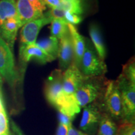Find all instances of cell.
I'll return each instance as SVG.
<instances>
[{
	"label": "cell",
	"mask_w": 135,
	"mask_h": 135,
	"mask_svg": "<svg viewBox=\"0 0 135 135\" xmlns=\"http://www.w3.org/2000/svg\"><path fill=\"white\" fill-rule=\"evenodd\" d=\"M104 80L103 76H86L75 93V97L81 108L102 97L107 83Z\"/></svg>",
	"instance_id": "1"
},
{
	"label": "cell",
	"mask_w": 135,
	"mask_h": 135,
	"mask_svg": "<svg viewBox=\"0 0 135 135\" xmlns=\"http://www.w3.org/2000/svg\"><path fill=\"white\" fill-rule=\"evenodd\" d=\"M101 104L104 113L114 121H123L122 100L116 81H107Z\"/></svg>",
	"instance_id": "2"
},
{
	"label": "cell",
	"mask_w": 135,
	"mask_h": 135,
	"mask_svg": "<svg viewBox=\"0 0 135 135\" xmlns=\"http://www.w3.org/2000/svg\"><path fill=\"white\" fill-rule=\"evenodd\" d=\"M80 70L87 77L103 76L107 72V67L89 42L86 39L85 50L81 61Z\"/></svg>",
	"instance_id": "3"
},
{
	"label": "cell",
	"mask_w": 135,
	"mask_h": 135,
	"mask_svg": "<svg viewBox=\"0 0 135 135\" xmlns=\"http://www.w3.org/2000/svg\"><path fill=\"white\" fill-rule=\"evenodd\" d=\"M116 82L123 103V123H134L135 83L128 81L121 74L118 77Z\"/></svg>",
	"instance_id": "4"
},
{
	"label": "cell",
	"mask_w": 135,
	"mask_h": 135,
	"mask_svg": "<svg viewBox=\"0 0 135 135\" xmlns=\"http://www.w3.org/2000/svg\"><path fill=\"white\" fill-rule=\"evenodd\" d=\"M0 76L11 88H14L18 80L19 75L15 66L12 50L0 36Z\"/></svg>",
	"instance_id": "5"
},
{
	"label": "cell",
	"mask_w": 135,
	"mask_h": 135,
	"mask_svg": "<svg viewBox=\"0 0 135 135\" xmlns=\"http://www.w3.org/2000/svg\"><path fill=\"white\" fill-rule=\"evenodd\" d=\"M80 123V129L88 135H96L104 111L97 101L84 106Z\"/></svg>",
	"instance_id": "6"
},
{
	"label": "cell",
	"mask_w": 135,
	"mask_h": 135,
	"mask_svg": "<svg viewBox=\"0 0 135 135\" xmlns=\"http://www.w3.org/2000/svg\"><path fill=\"white\" fill-rule=\"evenodd\" d=\"M52 21L53 19L46 12L40 18L23 25L20 33V48L36 43L37 36L41 28Z\"/></svg>",
	"instance_id": "7"
},
{
	"label": "cell",
	"mask_w": 135,
	"mask_h": 135,
	"mask_svg": "<svg viewBox=\"0 0 135 135\" xmlns=\"http://www.w3.org/2000/svg\"><path fill=\"white\" fill-rule=\"evenodd\" d=\"M63 71L60 69L53 71L45 84V97L53 106L59 96L63 92Z\"/></svg>",
	"instance_id": "8"
},
{
	"label": "cell",
	"mask_w": 135,
	"mask_h": 135,
	"mask_svg": "<svg viewBox=\"0 0 135 135\" xmlns=\"http://www.w3.org/2000/svg\"><path fill=\"white\" fill-rule=\"evenodd\" d=\"M85 78L80 69L73 63L63 71V93L66 95L75 94Z\"/></svg>",
	"instance_id": "9"
},
{
	"label": "cell",
	"mask_w": 135,
	"mask_h": 135,
	"mask_svg": "<svg viewBox=\"0 0 135 135\" xmlns=\"http://www.w3.org/2000/svg\"><path fill=\"white\" fill-rule=\"evenodd\" d=\"M58 58L60 70L63 71L66 70L73 63V46L70 31L61 39L60 41L59 42Z\"/></svg>",
	"instance_id": "10"
},
{
	"label": "cell",
	"mask_w": 135,
	"mask_h": 135,
	"mask_svg": "<svg viewBox=\"0 0 135 135\" xmlns=\"http://www.w3.org/2000/svg\"><path fill=\"white\" fill-rule=\"evenodd\" d=\"M55 107L59 113L75 118L76 114L80 112L81 107L75 97L73 95H66L61 93L59 96L55 104Z\"/></svg>",
	"instance_id": "11"
},
{
	"label": "cell",
	"mask_w": 135,
	"mask_h": 135,
	"mask_svg": "<svg viewBox=\"0 0 135 135\" xmlns=\"http://www.w3.org/2000/svg\"><path fill=\"white\" fill-rule=\"evenodd\" d=\"M20 56L22 62L24 63H28L32 59L41 64H45L53 61L42 49L37 46L36 43L30 44L20 48Z\"/></svg>",
	"instance_id": "12"
},
{
	"label": "cell",
	"mask_w": 135,
	"mask_h": 135,
	"mask_svg": "<svg viewBox=\"0 0 135 135\" xmlns=\"http://www.w3.org/2000/svg\"><path fill=\"white\" fill-rule=\"evenodd\" d=\"M16 9L20 27L28 22L38 19L43 15V13L35 9L28 0H17Z\"/></svg>",
	"instance_id": "13"
},
{
	"label": "cell",
	"mask_w": 135,
	"mask_h": 135,
	"mask_svg": "<svg viewBox=\"0 0 135 135\" xmlns=\"http://www.w3.org/2000/svg\"><path fill=\"white\" fill-rule=\"evenodd\" d=\"M21 27L18 18H9L0 26V36L6 42L11 50L14 46L18 30Z\"/></svg>",
	"instance_id": "14"
},
{
	"label": "cell",
	"mask_w": 135,
	"mask_h": 135,
	"mask_svg": "<svg viewBox=\"0 0 135 135\" xmlns=\"http://www.w3.org/2000/svg\"><path fill=\"white\" fill-rule=\"evenodd\" d=\"M68 26L72 39L73 46V63L80 69L81 61L85 50L86 39L78 33L75 25L68 23Z\"/></svg>",
	"instance_id": "15"
},
{
	"label": "cell",
	"mask_w": 135,
	"mask_h": 135,
	"mask_svg": "<svg viewBox=\"0 0 135 135\" xmlns=\"http://www.w3.org/2000/svg\"><path fill=\"white\" fill-rule=\"evenodd\" d=\"M89 33L98 55L101 60H104L106 55V50L99 27L96 25H91L89 28Z\"/></svg>",
	"instance_id": "16"
},
{
	"label": "cell",
	"mask_w": 135,
	"mask_h": 135,
	"mask_svg": "<svg viewBox=\"0 0 135 135\" xmlns=\"http://www.w3.org/2000/svg\"><path fill=\"white\" fill-rule=\"evenodd\" d=\"M118 126L116 121L103 113L99 123L97 135H118Z\"/></svg>",
	"instance_id": "17"
},
{
	"label": "cell",
	"mask_w": 135,
	"mask_h": 135,
	"mask_svg": "<svg viewBox=\"0 0 135 135\" xmlns=\"http://www.w3.org/2000/svg\"><path fill=\"white\" fill-rule=\"evenodd\" d=\"M37 46L42 49L52 60L58 58L59 51V41L58 39L53 36L43 39L36 43Z\"/></svg>",
	"instance_id": "18"
},
{
	"label": "cell",
	"mask_w": 135,
	"mask_h": 135,
	"mask_svg": "<svg viewBox=\"0 0 135 135\" xmlns=\"http://www.w3.org/2000/svg\"><path fill=\"white\" fill-rule=\"evenodd\" d=\"M11 18H18L16 0H0V26Z\"/></svg>",
	"instance_id": "19"
},
{
	"label": "cell",
	"mask_w": 135,
	"mask_h": 135,
	"mask_svg": "<svg viewBox=\"0 0 135 135\" xmlns=\"http://www.w3.org/2000/svg\"><path fill=\"white\" fill-rule=\"evenodd\" d=\"M68 23L63 19H55L51 22V36L61 40L69 33Z\"/></svg>",
	"instance_id": "20"
},
{
	"label": "cell",
	"mask_w": 135,
	"mask_h": 135,
	"mask_svg": "<svg viewBox=\"0 0 135 135\" xmlns=\"http://www.w3.org/2000/svg\"><path fill=\"white\" fill-rule=\"evenodd\" d=\"M121 75L129 81L135 83V64L134 59L132 58L125 65L123 66Z\"/></svg>",
	"instance_id": "21"
},
{
	"label": "cell",
	"mask_w": 135,
	"mask_h": 135,
	"mask_svg": "<svg viewBox=\"0 0 135 135\" xmlns=\"http://www.w3.org/2000/svg\"><path fill=\"white\" fill-rule=\"evenodd\" d=\"M0 135H9V127L6 111H0Z\"/></svg>",
	"instance_id": "22"
},
{
	"label": "cell",
	"mask_w": 135,
	"mask_h": 135,
	"mask_svg": "<svg viewBox=\"0 0 135 135\" xmlns=\"http://www.w3.org/2000/svg\"><path fill=\"white\" fill-rule=\"evenodd\" d=\"M118 135H135L134 123H122L118 126Z\"/></svg>",
	"instance_id": "23"
},
{
	"label": "cell",
	"mask_w": 135,
	"mask_h": 135,
	"mask_svg": "<svg viewBox=\"0 0 135 135\" xmlns=\"http://www.w3.org/2000/svg\"><path fill=\"white\" fill-rule=\"evenodd\" d=\"M65 21L68 23H70L73 25H78L82 21V17L79 15H76L75 13H73L66 11L65 13Z\"/></svg>",
	"instance_id": "24"
},
{
	"label": "cell",
	"mask_w": 135,
	"mask_h": 135,
	"mask_svg": "<svg viewBox=\"0 0 135 135\" xmlns=\"http://www.w3.org/2000/svg\"><path fill=\"white\" fill-rule=\"evenodd\" d=\"M66 11L65 10L60 9V8H52L48 12V15H50V16L52 19L55 20V19H63L65 20V13Z\"/></svg>",
	"instance_id": "25"
},
{
	"label": "cell",
	"mask_w": 135,
	"mask_h": 135,
	"mask_svg": "<svg viewBox=\"0 0 135 135\" xmlns=\"http://www.w3.org/2000/svg\"><path fill=\"white\" fill-rule=\"evenodd\" d=\"M31 3L32 6L37 11L43 13V11L46 9V5L44 3L43 0H28Z\"/></svg>",
	"instance_id": "26"
},
{
	"label": "cell",
	"mask_w": 135,
	"mask_h": 135,
	"mask_svg": "<svg viewBox=\"0 0 135 135\" xmlns=\"http://www.w3.org/2000/svg\"><path fill=\"white\" fill-rule=\"evenodd\" d=\"M58 119H59V123L69 127V126L72 125V121H73L74 118L70 117V116H69L66 115V114L59 113Z\"/></svg>",
	"instance_id": "27"
},
{
	"label": "cell",
	"mask_w": 135,
	"mask_h": 135,
	"mask_svg": "<svg viewBox=\"0 0 135 135\" xmlns=\"http://www.w3.org/2000/svg\"><path fill=\"white\" fill-rule=\"evenodd\" d=\"M9 135H25L20 128L14 121H11L10 123Z\"/></svg>",
	"instance_id": "28"
},
{
	"label": "cell",
	"mask_w": 135,
	"mask_h": 135,
	"mask_svg": "<svg viewBox=\"0 0 135 135\" xmlns=\"http://www.w3.org/2000/svg\"><path fill=\"white\" fill-rule=\"evenodd\" d=\"M69 127L59 123L55 135H68Z\"/></svg>",
	"instance_id": "29"
},
{
	"label": "cell",
	"mask_w": 135,
	"mask_h": 135,
	"mask_svg": "<svg viewBox=\"0 0 135 135\" xmlns=\"http://www.w3.org/2000/svg\"><path fill=\"white\" fill-rule=\"evenodd\" d=\"M46 6L50 8H58L61 3V0H43Z\"/></svg>",
	"instance_id": "30"
},
{
	"label": "cell",
	"mask_w": 135,
	"mask_h": 135,
	"mask_svg": "<svg viewBox=\"0 0 135 135\" xmlns=\"http://www.w3.org/2000/svg\"><path fill=\"white\" fill-rule=\"evenodd\" d=\"M68 135H88L86 133L83 132L81 130H79V129H76L73 126L71 125L69 126V129H68Z\"/></svg>",
	"instance_id": "31"
},
{
	"label": "cell",
	"mask_w": 135,
	"mask_h": 135,
	"mask_svg": "<svg viewBox=\"0 0 135 135\" xmlns=\"http://www.w3.org/2000/svg\"><path fill=\"white\" fill-rule=\"evenodd\" d=\"M5 111V109H4V106H3V101L1 100V98L0 97V111Z\"/></svg>",
	"instance_id": "32"
}]
</instances>
